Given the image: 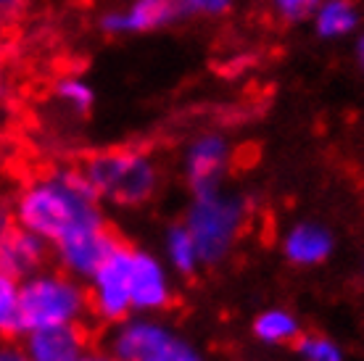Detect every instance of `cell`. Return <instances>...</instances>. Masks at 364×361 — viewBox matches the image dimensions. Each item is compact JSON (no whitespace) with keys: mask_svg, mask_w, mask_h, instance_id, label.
I'll return each mask as SVG.
<instances>
[{"mask_svg":"<svg viewBox=\"0 0 364 361\" xmlns=\"http://www.w3.org/2000/svg\"><path fill=\"white\" fill-rule=\"evenodd\" d=\"M232 143L222 132H200L182 151V177L191 193L225 185L232 169Z\"/></svg>","mask_w":364,"mask_h":361,"instance_id":"8","label":"cell"},{"mask_svg":"<svg viewBox=\"0 0 364 361\" xmlns=\"http://www.w3.org/2000/svg\"><path fill=\"white\" fill-rule=\"evenodd\" d=\"M251 333L259 343L264 345H293L296 340L301 338V322L296 319L293 311L282 306H272V308H264V311H259V316L254 319V325H251Z\"/></svg>","mask_w":364,"mask_h":361,"instance_id":"16","label":"cell"},{"mask_svg":"<svg viewBox=\"0 0 364 361\" xmlns=\"http://www.w3.org/2000/svg\"><path fill=\"white\" fill-rule=\"evenodd\" d=\"M53 100L58 103V109L72 119H85L95 109V90L80 74H64L53 85Z\"/></svg>","mask_w":364,"mask_h":361,"instance_id":"17","label":"cell"},{"mask_svg":"<svg viewBox=\"0 0 364 361\" xmlns=\"http://www.w3.org/2000/svg\"><path fill=\"white\" fill-rule=\"evenodd\" d=\"M164 264L169 266L172 274L177 277H193L196 271L203 266L200 264L198 245L193 240L191 230L185 227V222H174L166 227L164 232Z\"/></svg>","mask_w":364,"mask_h":361,"instance_id":"15","label":"cell"},{"mask_svg":"<svg viewBox=\"0 0 364 361\" xmlns=\"http://www.w3.org/2000/svg\"><path fill=\"white\" fill-rule=\"evenodd\" d=\"M129 256H132V245L119 240L117 248L85 280L87 296H90V314L106 325H117L122 319L132 316Z\"/></svg>","mask_w":364,"mask_h":361,"instance_id":"5","label":"cell"},{"mask_svg":"<svg viewBox=\"0 0 364 361\" xmlns=\"http://www.w3.org/2000/svg\"><path fill=\"white\" fill-rule=\"evenodd\" d=\"M80 169L98 198L119 208H143L161 188V163L146 148H103L87 156Z\"/></svg>","mask_w":364,"mask_h":361,"instance_id":"2","label":"cell"},{"mask_svg":"<svg viewBox=\"0 0 364 361\" xmlns=\"http://www.w3.org/2000/svg\"><path fill=\"white\" fill-rule=\"evenodd\" d=\"M0 361H29L27 353L21 351V345H14L9 340L0 343Z\"/></svg>","mask_w":364,"mask_h":361,"instance_id":"23","label":"cell"},{"mask_svg":"<svg viewBox=\"0 0 364 361\" xmlns=\"http://www.w3.org/2000/svg\"><path fill=\"white\" fill-rule=\"evenodd\" d=\"M248 217L251 206L246 195L230 190L228 185L193 193L182 222L198 245L203 266H219L228 262L246 232Z\"/></svg>","mask_w":364,"mask_h":361,"instance_id":"3","label":"cell"},{"mask_svg":"<svg viewBox=\"0 0 364 361\" xmlns=\"http://www.w3.org/2000/svg\"><path fill=\"white\" fill-rule=\"evenodd\" d=\"M146 361H203V359H200L198 351L185 338H180L174 345H169V348H164L161 353H156V356H151Z\"/></svg>","mask_w":364,"mask_h":361,"instance_id":"22","label":"cell"},{"mask_svg":"<svg viewBox=\"0 0 364 361\" xmlns=\"http://www.w3.org/2000/svg\"><path fill=\"white\" fill-rule=\"evenodd\" d=\"M77 361H119L114 353H109V351H98V348H87V351L80 356Z\"/></svg>","mask_w":364,"mask_h":361,"instance_id":"24","label":"cell"},{"mask_svg":"<svg viewBox=\"0 0 364 361\" xmlns=\"http://www.w3.org/2000/svg\"><path fill=\"white\" fill-rule=\"evenodd\" d=\"M50 262H53L50 245L43 237L24 227L11 225L9 235L0 245V269L14 274L16 280H24L29 274L46 269Z\"/></svg>","mask_w":364,"mask_h":361,"instance_id":"13","label":"cell"},{"mask_svg":"<svg viewBox=\"0 0 364 361\" xmlns=\"http://www.w3.org/2000/svg\"><path fill=\"white\" fill-rule=\"evenodd\" d=\"M354 58H356V66L364 72V29H359L354 35Z\"/></svg>","mask_w":364,"mask_h":361,"instance_id":"25","label":"cell"},{"mask_svg":"<svg viewBox=\"0 0 364 361\" xmlns=\"http://www.w3.org/2000/svg\"><path fill=\"white\" fill-rule=\"evenodd\" d=\"M6 6H11V0H0V9H6Z\"/></svg>","mask_w":364,"mask_h":361,"instance_id":"27","label":"cell"},{"mask_svg":"<svg viewBox=\"0 0 364 361\" xmlns=\"http://www.w3.org/2000/svg\"><path fill=\"white\" fill-rule=\"evenodd\" d=\"M18 335V280L0 269V340H11Z\"/></svg>","mask_w":364,"mask_h":361,"instance_id":"18","label":"cell"},{"mask_svg":"<svg viewBox=\"0 0 364 361\" xmlns=\"http://www.w3.org/2000/svg\"><path fill=\"white\" fill-rule=\"evenodd\" d=\"M180 338L182 335L164 319H159V314H132L111 325L106 351L114 353L119 361H146L174 345Z\"/></svg>","mask_w":364,"mask_h":361,"instance_id":"7","label":"cell"},{"mask_svg":"<svg viewBox=\"0 0 364 361\" xmlns=\"http://www.w3.org/2000/svg\"><path fill=\"white\" fill-rule=\"evenodd\" d=\"M87 314H90L87 285L58 266H46L18 280L21 335L29 330H40V327L82 325Z\"/></svg>","mask_w":364,"mask_h":361,"instance_id":"4","label":"cell"},{"mask_svg":"<svg viewBox=\"0 0 364 361\" xmlns=\"http://www.w3.org/2000/svg\"><path fill=\"white\" fill-rule=\"evenodd\" d=\"M11 222L55 245L109 219L103 214V200L80 166H53L21 185Z\"/></svg>","mask_w":364,"mask_h":361,"instance_id":"1","label":"cell"},{"mask_svg":"<svg viewBox=\"0 0 364 361\" xmlns=\"http://www.w3.org/2000/svg\"><path fill=\"white\" fill-rule=\"evenodd\" d=\"M11 225H14V222H11L9 214H3V211H0V245H3V240H6V235H9Z\"/></svg>","mask_w":364,"mask_h":361,"instance_id":"26","label":"cell"},{"mask_svg":"<svg viewBox=\"0 0 364 361\" xmlns=\"http://www.w3.org/2000/svg\"><path fill=\"white\" fill-rule=\"evenodd\" d=\"M119 240L122 237L111 230L109 222L90 227V230H82V232H74V235L50 245L53 266H58L66 274H72V277L85 282L92 271L98 269V264L117 248Z\"/></svg>","mask_w":364,"mask_h":361,"instance_id":"10","label":"cell"},{"mask_svg":"<svg viewBox=\"0 0 364 361\" xmlns=\"http://www.w3.org/2000/svg\"><path fill=\"white\" fill-rule=\"evenodd\" d=\"M193 18L191 0H129L100 16V29L111 37L151 35Z\"/></svg>","mask_w":364,"mask_h":361,"instance_id":"6","label":"cell"},{"mask_svg":"<svg viewBox=\"0 0 364 361\" xmlns=\"http://www.w3.org/2000/svg\"><path fill=\"white\" fill-rule=\"evenodd\" d=\"M235 0H191L193 18H219L230 14Z\"/></svg>","mask_w":364,"mask_h":361,"instance_id":"21","label":"cell"},{"mask_svg":"<svg viewBox=\"0 0 364 361\" xmlns=\"http://www.w3.org/2000/svg\"><path fill=\"white\" fill-rule=\"evenodd\" d=\"M282 256L299 269H314L328 262L336 251V237L322 222H293L282 235Z\"/></svg>","mask_w":364,"mask_h":361,"instance_id":"12","label":"cell"},{"mask_svg":"<svg viewBox=\"0 0 364 361\" xmlns=\"http://www.w3.org/2000/svg\"><path fill=\"white\" fill-rule=\"evenodd\" d=\"M129 296L132 314H161L172 306L174 285L172 271L161 256L135 248L129 256Z\"/></svg>","mask_w":364,"mask_h":361,"instance_id":"9","label":"cell"},{"mask_svg":"<svg viewBox=\"0 0 364 361\" xmlns=\"http://www.w3.org/2000/svg\"><path fill=\"white\" fill-rule=\"evenodd\" d=\"M293 348H296L301 361H346L343 348L322 333H301Z\"/></svg>","mask_w":364,"mask_h":361,"instance_id":"19","label":"cell"},{"mask_svg":"<svg viewBox=\"0 0 364 361\" xmlns=\"http://www.w3.org/2000/svg\"><path fill=\"white\" fill-rule=\"evenodd\" d=\"M309 21L317 37L328 43L348 40L362 29V14L354 0H322Z\"/></svg>","mask_w":364,"mask_h":361,"instance_id":"14","label":"cell"},{"mask_svg":"<svg viewBox=\"0 0 364 361\" xmlns=\"http://www.w3.org/2000/svg\"><path fill=\"white\" fill-rule=\"evenodd\" d=\"M322 0H269L274 18H280L285 24H301L314 16V11Z\"/></svg>","mask_w":364,"mask_h":361,"instance_id":"20","label":"cell"},{"mask_svg":"<svg viewBox=\"0 0 364 361\" xmlns=\"http://www.w3.org/2000/svg\"><path fill=\"white\" fill-rule=\"evenodd\" d=\"M90 348L82 325L40 327L21 335V351L29 361H77Z\"/></svg>","mask_w":364,"mask_h":361,"instance_id":"11","label":"cell"}]
</instances>
